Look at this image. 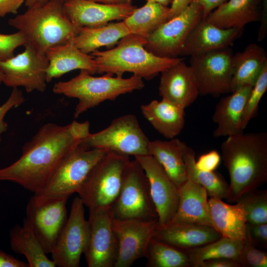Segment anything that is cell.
<instances>
[{"label":"cell","mask_w":267,"mask_h":267,"mask_svg":"<svg viewBox=\"0 0 267 267\" xmlns=\"http://www.w3.org/2000/svg\"><path fill=\"white\" fill-rule=\"evenodd\" d=\"M89 123L44 124L22 147L19 158L0 169V181L16 183L39 193L68 154L90 134Z\"/></svg>","instance_id":"1"},{"label":"cell","mask_w":267,"mask_h":267,"mask_svg":"<svg viewBox=\"0 0 267 267\" xmlns=\"http://www.w3.org/2000/svg\"><path fill=\"white\" fill-rule=\"evenodd\" d=\"M221 150L230 178L228 201L236 202L242 195L267 182L266 132H243L227 136Z\"/></svg>","instance_id":"2"},{"label":"cell","mask_w":267,"mask_h":267,"mask_svg":"<svg viewBox=\"0 0 267 267\" xmlns=\"http://www.w3.org/2000/svg\"><path fill=\"white\" fill-rule=\"evenodd\" d=\"M64 2L51 0L39 6L28 8L24 13L8 20L9 25L21 32L27 43L45 54L50 48L70 43L78 33L67 15Z\"/></svg>","instance_id":"3"},{"label":"cell","mask_w":267,"mask_h":267,"mask_svg":"<svg viewBox=\"0 0 267 267\" xmlns=\"http://www.w3.org/2000/svg\"><path fill=\"white\" fill-rule=\"evenodd\" d=\"M145 38L131 33L112 49L92 52L97 73L123 77L125 72H130L149 80L183 59L157 56L145 48Z\"/></svg>","instance_id":"4"},{"label":"cell","mask_w":267,"mask_h":267,"mask_svg":"<svg viewBox=\"0 0 267 267\" xmlns=\"http://www.w3.org/2000/svg\"><path fill=\"white\" fill-rule=\"evenodd\" d=\"M144 86L142 79L134 75L128 78L107 74L95 77L82 70L70 80L55 83L52 91L78 99L74 113V117L77 118L105 101L114 100L121 95L140 90Z\"/></svg>","instance_id":"5"},{"label":"cell","mask_w":267,"mask_h":267,"mask_svg":"<svg viewBox=\"0 0 267 267\" xmlns=\"http://www.w3.org/2000/svg\"><path fill=\"white\" fill-rule=\"evenodd\" d=\"M129 156L107 152L91 169L77 193L89 209L112 206L123 182Z\"/></svg>","instance_id":"6"},{"label":"cell","mask_w":267,"mask_h":267,"mask_svg":"<svg viewBox=\"0 0 267 267\" xmlns=\"http://www.w3.org/2000/svg\"><path fill=\"white\" fill-rule=\"evenodd\" d=\"M114 218L142 221L158 220L149 182L137 160H130L119 194L112 206Z\"/></svg>","instance_id":"7"},{"label":"cell","mask_w":267,"mask_h":267,"mask_svg":"<svg viewBox=\"0 0 267 267\" xmlns=\"http://www.w3.org/2000/svg\"><path fill=\"white\" fill-rule=\"evenodd\" d=\"M150 140L132 114L113 120L106 128L91 134L81 143L88 148H97L134 157L149 155Z\"/></svg>","instance_id":"8"},{"label":"cell","mask_w":267,"mask_h":267,"mask_svg":"<svg viewBox=\"0 0 267 267\" xmlns=\"http://www.w3.org/2000/svg\"><path fill=\"white\" fill-rule=\"evenodd\" d=\"M68 198L34 194L27 205L24 221L31 227L46 254L53 250L66 222Z\"/></svg>","instance_id":"9"},{"label":"cell","mask_w":267,"mask_h":267,"mask_svg":"<svg viewBox=\"0 0 267 267\" xmlns=\"http://www.w3.org/2000/svg\"><path fill=\"white\" fill-rule=\"evenodd\" d=\"M108 151L88 148L80 143L64 158L38 193L49 196H70L77 193L88 174Z\"/></svg>","instance_id":"10"},{"label":"cell","mask_w":267,"mask_h":267,"mask_svg":"<svg viewBox=\"0 0 267 267\" xmlns=\"http://www.w3.org/2000/svg\"><path fill=\"white\" fill-rule=\"evenodd\" d=\"M202 18V6L192 0L180 13L149 34L145 38V48L160 57H178L188 35Z\"/></svg>","instance_id":"11"},{"label":"cell","mask_w":267,"mask_h":267,"mask_svg":"<svg viewBox=\"0 0 267 267\" xmlns=\"http://www.w3.org/2000/svg\"><path fill=\"white\" fill-rule=\"evenodd\" d=\"M233 53L229 47L190 56L199 95L219 96L230 93Z\"/></svg>","instance_id":"12"},{"label":"cell","mask_w":267,"mask_h":267,"mask_svg":"<svg viewBox=\"0 0 267 267\" xmlns=\"http://www.w3.org/2000/svg\"><path fill=\"white\" fill-rule=\"evenodd\" d=\"M114 218L112 206L89 210V237L84 252L89 267H114L118 248Z\"/></svg>","instance_id":"13"},{"label":"cell","mask_w":267,"mask_h":267,"mask_svg":"<svg viewBox=\"0 0 267 267\" xmlns=\"http://www.w3.org/2000/svg\"><path fill=\"white\" fill-rule=\"evenodd\" d=\"M24 46L22 52L0 62L2 83L12 89L23 87L28 92H44L47 83L46 55L28 44Z\"/></svg>","instance_id":"14"},{"label":"cell","mask_w":267,"mask_h":267,"mask_svg":"<svg viewBox=\"0 0 267 267\" xmlns=\"http://www.w3.org/2000/svg\"><path fill=\"white\" fill-rule=\"evenodd\" d=\"M84 204L75 197L70 214L51 252L56 267H78L89 237V225L85 219Z\"/></svg>","instance_id":"15"},{"label":"cell","mask_w":267,"mask_h":267,"mask_svg":"<svg viewBox=\"0 0 267 267\" xmlns=\"http://www.w3.org/2000/svg\"><path fill=\"white\" fill-rule=\"evenodd\" d=\"M147 178L150 194L158 215V226L170 223L179 203V187L162 166L151 155L136 156Z\"/></svg>","instance_id":"16"},{"label":"cell","mask_w":267,"mask_h":267,"mask_svg":"<svg viewBox=\"0 0 267 267\" xmlns=\"http://www.w3.org/2000/svg\"><path fill=\"white\" fill-rule=\"evenodd\" d=\"M158 224V220L142 221L114 218L113 226L118 245L114 267H130L135 261L144 257Z\"/></svg>","instance_id":"17"},{"label":"cell","mask_w":267,"mask_h":267,"mask_svg":"<svg viewBox=\"0 0 267 267\" xmlns=\"http://www.w3.org/2000/svg\"><path fill=\"white\" fill-rule=\"evenodd\" d=\"M64 10L77 27L95 28L114 20H124L137 7L131 4L109 5L90 0H67Z\"/></svg>","instance_id":"18"},{"label":"cell","mask_w":267,"mask_h":267,"mask_svg":"<svg viewBox=\"0 0 267 267\" xmlns=\"http://www.w3.org/2000/svg\"><path fill=\"white\" fill-rule=\"evenodd\" d=\"M161 74L159 93L162 99L184 109L196 100L197 83L192 68L183 59Z\"/></svg>","instance_id":"19"},{"label":"cell","mask_w":267,"mask_h":267,"mask_svg":"<svg viewBox=\"0 0 267 267\" xmlns=\"http://www.w3.org/2000/svg\"><path fill=\"white\" fill-rule=\"evenodd\" d=\"M243 31L244 28H221L202 18L188 35L180 56H191L229 47Z\"/></svg>","instance_id":"20"},{"label":"cell","mask_w":267,"mask_h":267,"mask_svg":"<svg viewBox=\"0 0 267 267\" xmlns=\"http://www.w3.org/2000/svg\"><path fill=\"white\" fill-rule=\"evenodd\" d=\"M252 87L242 86L219 100L212 115L213 121L217 125L213 133L214 137H227L244 132L242 115Z\"/></svg>","instance_id":"21"},{"label":"cell","mask_w":267,"mask_h":267,"mask_svg":"<svg viewBox=\"0 0 267 267\" xmlns=\"http://www.w3.org/2000/svg\"><path fill=\"white\" fill-rule=\"evenodd\" d=\"M222 236L211 226L170 222L162 226L157 225L153 237L185 250L204 245Z\"/></svg>","instance_id":"22"},{"label":"cell","mask_w":267,"mask_h":267,"mask_svg":"<svg viewBox=\"0 0 267 267\" xmlns=\"http://www.w3.org/2000/svg\"><path fill=\"white\" fill-rule=\"evenodd\" d=\"M207 196L205 188L187 179L179 187L178 210L170 222L212 227Z\"/></svg>","instance_id":"23"},{"label":"cell","mask_w":267,"mask_h":267,"mask_svg":"<svg viewBox=\"0 0 267 267\" xmlns=\"http://www.w3.org/2000/svg\"><path fill=\"white\" fill-rule=\"evenodd\" d=\"M45 55L48 63L47 83L75 70H86L92 75L97 73V65L92 56L83 53L70 43L52 47Z\"/></svg>","instance_id":"24"},{"label":"cell","mask_w":267,"mask_h":267,"mask_svg":"<svg viewBox=\"0 0 267 267\" xmlns=\"http://www.w3.org/2000/svg\"><path fill=\"white\" fill-rule=\"evenodd\" d=\"M230 205L222 199L211 197L208 200L212 227L222 236L244 241L247 220L242 205Z\"/></svg>","instance_id":"25"},{"label":"cell","mask_w":267,"mask_h":267,"mask_svg":"<svg viewBox=\"0 0 267 267\" xmlns=\"http://www.w3.org/2000/svg\"><path fill=\"white\" fill-rule=\"evenodd\" d=\"M140 110L153 128L168 139L176 137L184 127L185 109L166 100H153L142 105Z\"/></svg>","instance_id":"26"},{"label":"cell","mask_w":267,"mask_h":267,"mask_svg":"<svg viewBox=\"0 0 267 267\" xmlns=\"http://www.w3.org/2000/svg\"><path fill=\"white\" fill-rule=\"evenodd\" d=\"M261 0H229L204 19L221 28H244L249 23L261 20L259 9Z\"/></svg>","instance_id":"27"},{"label":"cell","mask_w":267,"mask_h":267,"mask_svg":"<svg viewBox=\"0 0 267 267\" xmlns=\"http://www.w3.org/2000/svg\"><path fill=\"white\" fill-rule=\"evenodd\" d=\"M187 146L176 137L168 140H150L149 144V155L162 166L178 187L187 179L184 159Z\"/></svg>","instance_id":"28"},{"label":"cell","mask_w":267,"mask_h":267,"mask_svg":"<svg viewBox=\"0 0 267 267\" xmlns=\"http://www.w3.org/2000/svg\"><path fill=\"white\" fill-rule=\"evenodd\" d=\"M266 62V50L254 43L248 44L243 51L233 54L230 92L244 86H253Z\"/></svg>","instance_id":"29"},{"label":"cell","mask_w":267,"mask_h":267,"mask_svg":"<svg viewBox=\"0 0 267 267\" xmlns=\"http://www.w3.org/2000/svg\"><path fill=\"white\" fill-rule=\"evenodd\" d=\"M131 34L124 21L99 27L80 28L70 43L84 53L89 54L101 47H111Z\"/></svg>","instance_id":"30"},{"label":"cell","mask_w":267,"mask_h":267,"mask_svg":"<svg viewBox=\"0 0 267 267\" xmlns=\"http://www.w3.org/2000/svg\"><path fill=\"white\" fill-rule=\"evenodd\" d=\"M11 250L26 258L29 267H55L54 263L46 256L40 242L29 225L23 222L9 231Z\"/></svg>","instance_id":"31"},{"label":"cell","mask_w":267,"mask_h":267,"mask_svg":"<svg viewBox=\"0 0 267 267\" xmlns=\"http://www.w3.org/2000/svg\"><path fill=\"white\" fill-rule=\"evenodd\" d=\"M169 9L168 6L148 0L123 21L131 33L146 38L169 20Z\"/></svg>","instance_id":"32"},{"label":"cell","mask_w":267,"mask_h":267,"mask_svg":"<svg viewBox=\"0 0 267 267\" xmlns=\"http://www.w3.org/2000/svg\"><path fill=\"white\" fill-rule=\"evenodd\" d=\"M187 179L201 185L206 190L208 195L220 199H227L229 184L222 177L214 171L198 169L195 165V153L187 146L184 155Z\"/></svg>","instance_id":"33"},{"label":"cell","mask_w":267,"mask_h":267,"mask_svg":"<svg viewBox=\"0 0 267 267\" xmlns=\"http://www.w3.org/2000/svg\"><path fill=\"white\" fill-rule=\"evenodd\" d=\"M244 242L222 236L204 245L185 250L191 267H197L201 262L211 259L226 258L236 260Z\"/></svg>","instance_id":"34"},{"label":"cell","mask_w":267,"mask_h":267,"mask_svg":"<svg viewBox=\"0 0 267 267\" xmlns=\"http://www.w3.org/2000/svg\"><path fill=\"white\" fill-rule=\"evenodd\" d=\"M144 257L148 267H191L186 250L154 237L148 244Z\"/></svg>","instance_id":"35"},{"label":"cell","mask_w":267,"mask_h":267,"mask_svg":"<svg viewBox=\"0 0 267 267\" xmlns=\"http://www.w3.org/2000/svg\"><path fill=\"white\" fill-rule=\"evenodd\" d=\"M236 202L245 210L247 223H267V190L257 189L242 195Z\"/></svg>","instance_id":"36"},{"label":"cell","mask_w":267,"mask_h":267,"mask_svg":"<svg viewBox=\"0 0 267 267\" xmlns=\"http://www.w3.org/2000/svg\"><path fill=\"white\" fill-rule=\"evenodd\" d=\"M267 89V62L264 65L245 104L242 119L243 131L250 121L257 116L259 103Z\"/></svg>","instance_id":"37"},{"label":"cell","mask_w":267,"mask_h":267,"mask_svg":"<svg viewBox=\"0 0 267 267\" xmlns=\"http://www.w3.org/2000/svg\"><path fill=\"white\" fill-rule=\"evenodd\" d=\"M236 260L240 267H267V253L244 241Z\"/></svg>","instance_id":"38"},{"label":"cell","mask_w":267,"mask_h":267,"mask_svg":"<svg viewBox=\"0 0 267 267\" xmlns=\"http://www.w3.org/2000/svg\"><path fill=\"white\" fill-rule=\"evenodd\" d=\"M26 43L25 38L19 31L10 34L0 33V62L12 57L15 49Z\"/></svg>","instance_id":"39"},{"label":"cell","mask_w":267,"mask_h":267,"mask_svg":"<svg viewBox=\"0 0 267 267\" xmlns=\"http://www.w3.org/2000/svg\"><path fill=\"white\" fill-rule=\"evenodd\" d=\"M24 100L21 91L18 88H13L8 99L0 106V147L1 135L8 129V124L4 120L5 116L13 108L17 107L21 105Z\"/></svg>","instance_id":"40"},{"label":"cell","mask_w":267,"mask_h":267,"mask_svg":"<svg viewBox=\"0 0 267 267\" xmlns=\"http://www.w3.org/2000/svg\"><path fill=\"white\" fill-rule=\"evenodd\" d=\"M246 241L257 247H267V223L260 224L246 223Z\"/></svg>","instance_id":"41"},{"label":"cell","mask_w":267,"mask_h":267,"mask_svg":"<svg viewBox=\"0 0 267 267\" xmlns=\"http://www.w3.org/2000/svg\"><path fill=\"white\" fill-rule=\"evenodd\" d=\"M221 157L216 150H211L201 155L197 161L195 167L199 170L212 172L219 166Z\"/></svg>","instance_id":"42"},{"label":"cell","mask_w":267,"mask_h":267,"mask_svg":"<svg viewBox=\"0 0 267 267\" xmlns=\"http://www.w3.org/2000/svg\"><path fill=\"white\" fill-rule=\"evenodd\" d=\"M25 0H0V18L8 14H16Z\"/></svg>","instance_id":"43"},{"label":"cell","mask_w":267,"mask_h":267,"mask_svg":"<svg viewBox=\"0 0 267 267\" xmlns=\"http://www.w3.org/2000/svg\"><path fill=\"white\" fill-rule=\"evenodd\" d=\"M197 267H240V266L235 260L221 258L204 261Z\"/></svg>","instance_id":"44"},{"label":"cell","mask_w":267,"mask_h":267,"mask_svg":"<svg viewBox=\"0 0 267 267\" xmlns=\"http://www.w3.org/2000/svg\"><path fill=\"white\" fill-rule=\"evenodd\" d=\"M0 267H29L27 263L21 261L0 250Z\"/></svg>","instance_id":"45"},{"label":"cell","mask_w":267,"mask_h":267,"mask_svg":"<svg viewBox=\"0 0 267 267\" xmlns=\"http://www.w3.org/2000/svg\"><path fill=\"white\" fill-rule=\"evenodd\" d=\"M199 4L203 8V18H205L212 11L226 0H192Z\"/></svg>","instance_id":"46"},{"label":"cell","mask_w":267,"mask_h":267,"mask_svg":"<svg viewBox=\"0 0 267 267\" xmlns=\"http://www.w3.org/2000/svg\"><path fill=\"white\" fill-rule=\"evenodd\" d=\"M192 1V0H173L170 7L169 20L183 11Z\"/></svg>","instance_id":"47"},{"label":"cell","mask_w":267,"mask_h":267,"mask_svg":"<svg viewBox=\"0 0 267 267\" xmlns=\"http://www.w3.org/2000/svg\"><path fill=\"white\" fill-rule=\"evenodd\" d=\"M103 4L109 5L131 4L133 0H90Z\"/></svg>","instance_id":"48"},{"label":"cell","mask_w":267,"mask_h":267,"mask_svg":"<svg viewBox=\"0 0 267 267\" xmlns=\"http://www.w3.org/2000/svg\"><path fill=\"white\" fill-rule=\"evenodd\" d=\"M51 0H25V4L27 8L43 5ZM63 2L67 0H60Z\"/></svg>","instance_id":"49"},{"label":"cell","mask_w":267,"mask_h":267,"mask_svg":"<svg viewBox=\"0 0 267 267\" xmlns=\"http://www.w3.org/2000/svg\"><path fill=\"white\" fill-rule=\"evenodd\" d=\"M148 0L153 1L161 4L163 5L168 6L169 4H171L173 0H146V1Z\"/></svg>","instance_id":"50"},{"label":"cell","mask_w":267,"mask_h":267,"mask_svg":"<svg viewBox=\"0 0 267 267\" xmlns=\"http://www.w3.org/2000/svg\"><path fill=\"white\" fill-rule=\"evenodd\" d=\"M2 83V74L0 70V84Z\"/></svg>","instance_id":"51"}]
</instances>
